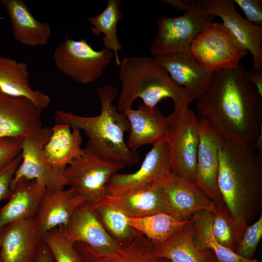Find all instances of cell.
<instances>
[{
  "label": "cell",
  "instance_id": "6da1fadb",
  "mask_svg": "<svg viewBox=\"0 0 262 262\" xmlns=\"http://www.w3.org/2000/svg\"><path fill=\"white\" fill-rule=\"evenodd\" d=\"M262 98L240 63L213 73L196 99L197 115L225 141L251 145L262 130Z\"/></svg>",
  "mask_w": 262,
  "mask_h": 262
},
{
  "label": "cell",
  "instance_id": "7a4b0ae2",
  "mask_svg": "<svg viewBox=\"0 0 262 262\" xmlns=\"http://www.w3.org/2000/svg\"><path fill=\"white\" fill-rule=\"evenodd\" d=\"M217 184L241 239L261 211L262 156L250 144L224 140L220 151Z\"/></svg>",
  "mask_w": 262,
  "mask_h": 262
},
{
  "label": "cell",
  "instance_id": "3957f363",
  "mask_svg": "<svg viewBox=\"0 0 262 262\" xmlns=\"http://www.w3.org/2000/svg\"><path fill=\"white\" fill-rule=\"evenodd\" d=\"M96 93L101 104L99 115L82 116L58 110L55 112V120L57 124L68 125L72 130L83 131L88 139L86 147L100 157L126 166L136 164L139 155L128 148L124 138L130 131L129 122L113 103L118 90L105 84L97 88Z\"/></svg>",
  "mask_w": 262,
  "mask_h": 262
},
{
  "label": "cell",
  "instance_id": "277c9868",
  "mask_svg": "<svg viewBox=\"0 0 262 262\" xmlns=\"http://www.w3.org/2000/svg\"><path fill=\"white\" fill-rule=\"evenodd\" d=\"M119 76L122 87L117 109L124 113L132 108L137 98L153 109L164 99L171 98L174 110L173 117L183 115L196 98L185 89L176 84L166 70L153 57L133 56L124 58L120 64Z\"/></svg>",
  "mask_w": 262,
  "mask_h": 262
},
{
  "label": "cell",
  "instance_id": "5b68a950",
  "mask_svg": "<svg viewBox=\"0 0 262 262\" xmlns=\"http://www.w3.org/2000/svg\"><path fill=\"white\" fill-rule=\"evenodd\" d=\"M213 17L205 12L198 0H192L190 8L183 15L158 18L157 33L151 43L149 54L158 58L188 51L194 39L213 22Z\"/></svg>",
  "mask_w": 262,
  "mask_h": 262
},
{
  "label": "cell",
  "instance_id": "8992f818",
  "mask_svg": "<svg viewBox=\"0 0 262 262\" xmlns=\"http://www.w3.org/2000/svg\"><path fill=\"white\" fill-rule=\"evenodd\" d=\"M125 166L100 157L86 147L63 174L67 185L73 187L85 202L95 206L105 199L106 187L111 177Z\"/></svg>",
  "mask_w": 262,
  "mask_h": 262
},
{
  "label": "cell",
  "instance_id": "52a82bcc",
  "mask_svg": "<svg viewBox=\"0 0 262 262\" xmlns=\"http://www.w3.org/2000/svg\"><path fill=\"white\" fill-rule=\"evenodd\" d=\"M114 57L113 51L106 48L95 50L84 38L67 37L53 54L58 70L80 84L90 83L100 78Z\"/></svg>",
  "mask_w": 262,
  "mask_h": 262
},
{
  "label": "cell",
  "instance_id": "ba28073f",
  "mask_svg": "<svg viewBox=\"0 0 262 262\" xmlns=\"http://www.w3.org/2000/svg\"><path fill=\"white\" fill-rule=\"evenodd\" d=\"M188 51L212 73L237 66L248 52L222 23L216 22L211 23L197 35Z\"/></svg>",
  "mask_w": 262,
  "mask_h": 262
},
{
  "label": "cell",
  "instance_id": "9c48e42d",
  "mask_svg": "<svg viewBox=\"0 0 262 262\" xmlns=\"http://www.w3.org/2000/svg\"><path fill=\"white\" fill-rule=\"evenodd\" d=\"M171 173L170 147L164 138L152 145L136 171L113 174L106 185L107 196H118L154 187Z\"/></svg>",
  "mask_w": 262,
  "mask_h": 262
},
{
  "label": "cell",
  "instance_id": "30bf717a",
  "mask_svg": "<svg viewBox=\"0 0 262 262\" xmlns=\"http://www.w3.org/2000/svg\"><path fill=\"white\" fill-rule=\"evenodd\" d=\"M168 121L165 138L170 147L172 173L195 185L199 117L189 109L181 117Z\"/></svg>",
  "mask_w": 262,
  "mask_h": 262
},
{
  "label": "cell",
  "instance_id": "8fae6325",
  "mask_svg": "<svg viewBox=\"0 0 262 262\" xmlns=\"http://www.w3.org/2000/svg\"><path fill=\"white\" fill-rule=\"evenodd\" d=\"M51 133V129L44 126L21 141V162L11 183V189L21 179L36 180L47 190L62 189L67 185L63 173H59L47 163L43 148Z\"/></svg>",
  "mask_w": 262,
  "mask_h": 262
},
{
  "label": "cell",
  "instance_id": "7c38bea8",
  "mask_svg": "<svg viewBox=\"0 0 262 262\" xmlns=\"http://www.w3.org/2000/svg\"><path fill=\"white\" fill-rule=\"evenodd\" d=\"M195 185L220 207L224 203L217 184L220 151L224 139L206 120L199 118Z\"/></svg>",
  "mask_w": 262,
  "mask_h": 262
},
{
  "label": "cell",
  "instance_id": "4fadbf2b",
  "mask_svg": "<svg viewBox=\"0 0 262 262\" xmlns=\"http://www.w3.org/2000/svg\"><path fill=\"white\" fill-rule=\"evenodd\" d=\"M209 15L220 18L223 25L253 58L252 68L262 69V27L243 18L231 0H198Z\"/></svg>",
  "mask_w": 262,
  "mask_h": 262
},
{
  "label": "cell",
  "instance_id": "5bb4252c",
  "mask_svg": "<svg viewBox=\"0 0 262 262\" xmlns=\"http://www.w3.org/2000/svg\"><path fill=\"white\" fill-rule=\"evenodd\" d=\"M43 110L24 98L10 96L0 90V139L22 140L43 126Z\"/></svg>",
  "mask_w": 262,
  "mask_h": 262
},
{
  "label": "cell",
  "instance_id": "9a60e30c",
  "mask_svg": "<svg viewBox=\"0 0 262 262\" xmlns=\"http://www.w3.org/2000/svg\"><path fill=\"white\" fill-rule=\"evenodd\" d=\"M1 262H35L42 236L34 218L6 224L0 229Z\"/></svg>",
  "mask_w": 262,
  "mask_h": 262
},
{
  "label": "cell",
  "instance_id": "2e32d148",
  "mask_svg": "<svg viewBox=\"0 0 262 262\" xmlns=\"http://www.w3.org/2000/svg\"><path fill=\"white\" fill-rule=\"evenodd\" d=\"M64 229L70 242L85 244L101 253H110L122 247L104 229L93 207L85 202L77 208Z\"/></svg>",
  "mask_w": 262,
  "mask_h": 262
},
{
  "label": "cell",
  "instance_id": "e0dca14e",
  "mask_svg": "<svg viewBox=\"0 0 262 262\" xmlns=\"http://www.w3.org/2000/svg\"><path fill=\"white\" fill-rule=\"evenodd\" d=\"M168 213L183 221L195 212L208 210L212 212L219 206L203 193L195 184L171 173L162 182Z\"/></svg>",
  "mask_w": 262,
  "mask_h": 262
},
{
  "label": "cell",
  "instance_id": "ac0fdd59",
  "mask_svg": "<svg viewBox=\"0 0 262 262\" xmlns=\"http://www.w3.org/2000/svg\"><path fill=\"white\" fill-rule=\"evenodd\" d=\"M85 202L71 187L47 190L41 201L34 220L42 236L56 227L66 228L77 208Z\"/></svg>",
  "mask_w": 262,
  "mask_h": 262
},
{
  "label": "cell",
  "instance_id": "d6986e66",
  "mask_svg": "<svg viewBox=\"0 0 262 262\" xmlns=\"http://www.w3.org/2000/svg\"><path fill=\"white\" fill-rule=\"evenodd\" d=\"M124 113L130 123L126 144L131 150L136 151L142 146L153 145L165 138L169 123L158 107L150 109L143 104L136 109L131 108Z\"/></svg>",
  "mask_w": 262,
  "mask_h": 262
},
{
  "label": "cell",
  "instance_id": "ffe728a7",
  "mask_svg": "<svg viewBox=\"0 0 262 262\" xmlns=\"http://www.w3.org/2000/svg\"><path fill=\"white\" fill-rule=\"evenodd\" d=\"M171 80L196 99L204 91L213 73L199 63L189 51L155 58Z\"/></svg>",
  "mask_w": 262,
  "mask_h": 262
},
{
  "label": "cell",
  "instance_id": "44dd1931",
  "mask_svg": "<svg viewBox=\"0 0 262 262\" xmlns=\"http://www.w3.org/2000/svg\"><path fill=\"white\" fill-rule=\"evenodd\" d=\"M12 191L8 201L0 209V229L13 222L34 218L46 188L36 180L21 179Z\"/></svg>",
  "mask_w": 262,
  "mask_h": 262
},
{
  "label": "cell",
  "instance_id": "7402d4cb",
  "mask_svg": "<svg viewBox=\"0 0 262 262\" xmlns=\"http://www.w3.org/2000/svg\"><path fill=\"white\" fill-rule=\"evenodd\" d=\"M0 3L10 19L16 41L32 47L47 45L51 33L49 25L36 20L23 0H1Z\"/></svg>",
  "mask_w": 262,
  "mask_h": 262
},
{
  "label": "cell",
  "instance_id": "603a6c76",
  "mask_svg": "<svg viewBox=\"0 0 262 262\" xmlns=\"http://www.w3.org/2000/svg\"><path fill=\"white\" fill-rule=\"evenodd\" d=\"M27 63L17 62L0 53V90L15 97L24 98L43 110L50 103L49 96L30 86Z\"/></svg>",
  "mask_w": 262,
  "mask_h": 262
},
{
  "label": "cell",
  "instance_id": "cb8c5ba5",
  "mask_svg": "<svg viewBox=\"0 0 262 262\" xmlns=\"http://www.w3.org/2000/svg\"><path fill=\"white\" fill-rule=\"evenodd\" d=\"M81 262H171L154 255V245L139 233L128 245L110 253L99 252L82 243L74 244Z\"/></svg>",
  "mask_w": 262,
  "mask_h": 262
},
{
  "label": "cell",
  "instance_id": "d4e9b609",
  "mask_svg": "<svg viewBox=\"0 0 262 262\" xmlns=\"http://www.w3.org/2000/svg\"><path fill=\"white\" fill-rule=\"evenodd\" d=\"M194 222H188L164 243L154 246L153 254L157 258L171 262H216L214 254L209 249L199 250L193 241Z\"/></svg>",
  "mask_w": 262,
  "mask_h": 262
},
{
  "label": "cell",
  "instance_id": "484cf974",
  "mask_svg": "<svg viewBox=\"0 0 262 262\" xmlns=\"http://www.w3.org/2000/svg\"><path fill=\"white\" fill-rule=\"evenodd\" d=\"M51 129L49 138L44 147L46 160L55 171L63 173L66 167L82 153L80 131L67 124H57Z\"/></svg>",
  "mask_w": 262,
  "mask_h": 262
},
{
  "label": "cell",
  "instance_id": "4316f807",
  "mask_svg": "<svg viewBox=\"0 0 262 262\" xmlns=\"http://www.w3.org/2000/svg\"><path fill=\"white\" fill-rule=\"evenodd\" d=\"M128 217L138 218L160 213H167L168 208L162 184L154 187L118 196H106Z\"/></svg>",
  "mask_w": 262,
  "mask_h": 262
},
{
  "label": "cell",
  "instance_id": "83f0119b",
  "mask_svg": "<svg viewBox=\"0 0 262 262\" xmlns=\"http://www.w3.org/2000/svg\"><path fill=\"white\" fill-rule=\"evenodd\" d=\"M212 212L203 210L192 215L194 222L193 241L199 250H210L214 255L216 262H261L257 259L247 260L233 251L220 245L214 238L212 229Z\"/></svg>",
  "mask_w": 262,
  "mask_h": 262
},
{
  "label": "cell",
  "instance_id": "f1b7e54d",
  "mask_svg": "<svg viewBox=\"0 0 262 262\" xmlns=\"http://www.w3.org/2000/svg\"><path fill=\"white\" fill-rule=\"evenodd\" d=\"M122 18L119 0H107L106 7L102 12L87 18L88 22L93 26L91 31L95 35L103 34L104 48L113 51L118 67L121 63L118 52L122 49V45L117 37V26Z\"/></svg>",
  "mask_w": 262,
  "mask_h": 262
},
{
  "label": "cell",
  "instance_id": "f546056e",
  "mask_svg": "<svg viewBox=\"0 0 262 262\" xmlns=\"http://www.w3.org/2000/svg\"><path fill=\"white\" fill-rule=\"evenodd\" d=\"M189 219L181 221L169 213H160L143 217L128 216V223L155 246L167 240Z\"/></svg>",
  "mask_w": 262,
  "mask_h": 262
},
{
  "label": "cell",
  "instance_id": "4dcf8cb0",
  "mask_svg": "<svg viewBox=\"0 0 262 262\" xmlns=\"http://www.w3.org/2000/svg\"><path fill=\"white\" fill-rule=\"evenodd\" d=\"M107 233L121 246L130 243L139 233L128 223V216L112 203L104 200L92 206Z\"/></svg>",
  "mask_w": 262,
  "mask_h": 262
},
{
  "label": "cell",
  "instance_id": "1f68e13d",
  "mask_svg": "<svg viewBox=\"0 0 262 262\" xmlns=\"http://www.w3.org/2000/svg\"><path fill=\"white\" fill-rule=\"evenodd\" d=\"M212 229L216 241L235 251L241 238L235 222L225 207H219L212 214Z\"/></svg>",
  "mask_w": 262,
  "mask_h": 262
},
{
  "label": "cell",
  "instance_id": "d6a6232c",
  "mask_svg": "<svg viewBox=\"0 0 262 262\" xmlns=\"http://www.w3.org/2000/svg\"><path fill=\"white\" fill-rule=\"evenodd\" d=\"M43 242L49 248L54 262H81L73 243L68 241L63 227H58L42 235Z\"/></svg>",
  "mask_w": 262,
  "mask_h": 262
},
{
  "label": "cell",
  "instance_id": "836d02e7",
  "mask_svg": "<svg viewBox=\"0 0 262 262\" xmlns=\"http://www.w3.org/2000/svg\"><path fill=\"white\" fill-rule=\"evenodd\" d=\"M262 237V213L254 223L248 226L235 252L247 260L253 259L259 243Z\"/></svg>",
  "mask_w": 262,
  "mask_h": 262
},
{
  "label": "cell",
  "instance_id": "e575fe53",
  "mask_svg": "<svg viewBox=\"0 0 262 262\" xmlns=\"http://www.w3.org/2000/svg\"><path fill=\"white\" fill-rule=\"evenodd\" d=\"M22 160L21 153L0 170V202L9 199L12 191L11 183Z\"/></svg>",
  "mask_w": 262,
  "mask_h": 262
},
{
  "label": "cell",
  "instance_id": "d590c367",
  "mask_svg": "<svg viewBox=\"0 0 262 262\" xmlns=\"http://www.w3.org/2000/svg\"><path fill=\"white\" fill-rule=\"evenodd\" d=\"M22 140L7 138L0 141V170L13 160L21 152Z\"/></svg>",
  "mask_w": 262,
  "mask_h": 262
},
{
  "label": "cell",
  "instance_id": "8d00e7d4",
  "mask_svg": "<svg viewBox=\"0 0 262 262\" xmlns=\"http://www.w3.org/2000/svg\"><path fill=\"white\" fill-rule=\"evenodd\" d=\"M244 13L246 20L251 23L262 27V0H234Z\"/></svg>",
  "mask_w": 262,
  "mask_h": 262
},
{
  "label": "cell",
  "instance_id": "74e56055",
  "mask_svg": "<svg viewBox=\"0 0 262 262\" xmlns=\"http://www.w3.org/2000/svg\"><path fill=\"white\" fill-rule=\"evenodd\" d=\"M248 77L258 92L262 97V69H254L251 68L248 71Z\"/></svg>",
  "mask_w": 262,
  "mask_h": 262
},
{
  "label": "cell",
  "instance_id": "f35d334b",
  "mask_svg": "<svg viewBox=\"0 0 262 262\" xmlns=\"http://www.w3.org/2000/svg\"><path fill=\"white\" fill-rule=\"evenodd\" d=\"M160 1L168 4L176 10L184 13L190 8L192 0H161Z\"/></svg>",
  "mask_w": 262,
  "mask_h": 262
},
{
  "label": "cell",
  "instance_id": "ab89813d",
  "mask_svg": "<svg viewBox=\"0 0 262 262\" xmlns=\"http://www.w3.org/2000/svg\"><path fill=\"white\" fill-rule=\"evenodd\" d=\"M35 262H54L49 248L43 241L39 246Z\"/></svg>",
  "mask_w": 262,
  "mask_h": 262
},
{
  "label": "cell",
  "instance_id": "60d3db41",
  "mask_svg": "<svg viewBox=\"0 0 262 262\" xmlns=\"http://www.w3.org/2000/svg\"><path fill=\"white\" fill-rule=\"evenodd\" d=\"M257 136L251 145L262 156V131Z\"/></svg>",
  "mask_w": 262,
  "mask_h": 262
},
{
  "label": "cell",
  "instance_id": "b9f144b4",
  "mask_svg": "<svg viewBox=\"0 0 262 262\" xmlns=\"http://www.w3.org/2000/svg\"><path fill=\"white\" fill-rule=\"evenodd\" d=\"M0 262H1L0 258Z\"/></svg>",
  "mask_w": 262,
  "mask_h": 262
},
{
  "label": "cell",
  "instance_id": "7bdbcfd3",
  "mask_svg": "<svg viewBox=\"0 0 262 262\" xmlns=\"http://www.w3.org/2000/svg\"><path fill=\"white\" fill-rule=\"evenodd\" d=\"M2 139H0V141Z\"/></svg>",
  "mask_w": 262,
  "mask_h": 262
},
{
  "label": "cell",
  "instance_id": "ee69618b",
  "mask_svg": "<svg viewBox=\"0 0 262 262\" xmlns=\"http://www.w3.org/2000/svg\"></svg>",
  "mask_w": 262,
  "mask_h": 262
}]
</instances>
